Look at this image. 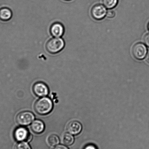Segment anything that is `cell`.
I'll use <instances>...</instances> for the list:
<instances>
[{"instance_id":"cell-1","label":"cell","mask_w":149,"mask_h":149,"mask_svg":"<svg viewBox=\"0 0 149 149\" xmlns=\"http://www.w3.org/2000/svg\"><path fill=\"white\" fill-rule=\"evenodd\" d=\"M34 109L37 113L40 115H46L50 113L53 108V104L49 98H40L34 104Z\"/></svg>"},{"instance_id":"cell-2","label":"cell","mask_w":149,"mask_h":149,"mask_svg":"<svg viewBox=\"0 0 149 149\" xmlns=\"http://www.w3.org/2000/svg\"><path fill=\"white\" fill-rule=\"evenodd\" d=\"M65 42L61 38H55L50 39L46 44V49L49 53L56 54L61 51L64 48Z\"/></svg>"},{"instance_id":"cell-3","label":"cell","mask_w":149,"mask_h":149,"mask_svg":"<svg viewBox=\"0 0 149 149\" xmlns=\"http://www.w3.org/2000/svg\"><path fill=\"white\" fill-rule=\"evenodd\" d=\"M132 53L135 58L138 60H143L147 56V47L143 43H136L133 46Z\"/></svg>"},{"instance_id":"cell-4","label":"cell","mask_w":149,"mask_h":149,"mask_svg":"<svg viewBox=\"0 0 149 149\" xmlns=\"http://www.w3.org/2000/svg\"><path fill=\"white\" fill-rule=\"evenodd\" d=\"M34 119V116L29 111L21 112L17 116L16 121L18 124L22 126L29 125Z\"/></svg>"},{"instance_id":"cell-5","label":"cell","mask_w":149,"mask_h":149,"mask_svg":"<svg viewBox=\"0 0 149 149\" xmlns=\"http://www.w3.org/2000/svg\"><path fill=\"white\" fill-rule=\"evenodd\" d=\"M106 8L103 5L97 4L92 8L91 15L95 19L100 20L103 19L107 12Z\"/></svg>"},{"instance_id":"cell-6","label":"cell","mask_w":149,"mask_h":149,"mask_svg":"<svg viewBox=\"0 0 149 149\" xmlns=\"http://www.w3.org/2000/svg\"><path fill=\"white\" fill-rule=\"evenodd\" d=\"M14 137L19 141H29L31 139L28 130L22 127H19L15 130Z\"/></svg>"},{"instance_id":"cell-7","label":"cell","mask_w":149,"mask_h":149,"mask_svg":"<svg viewBox=\"0 0 149 149\" xmlns=\"http://www.w3.org/2000/svg\"><path fill=\"white\" fill-rule=\"evenodd\" d=\"M33 91L37 96L42 97L46 96L49 93V91L47 86L45 84L38 82L33 86Z\"/></svg>"},{"instance_id":"cell-8","label":"cell","mask_w":149,"mask_h":149,"mask_svg":"<svg viewBox=\"0 0 149 149\" xmlns=\"http://www.w3.org/2000/svg\"><path fill=\"white\" fill-rule=\"evenodd\" d=\"M50 33L54 37L61 38L65 32L64 27L63 24L56 22L52 24L50 28Z\"/></svg>"},{"instance_id":"cell-9","label":"cell","mask_w":149,"mask_h":149,"mask_svg":"<svg viewBox=\"0 0 149 149\" xmlns=\"http://www.w3.org/2000/svg\"><path fill=\"white\" fill-rule=\"evenodd\" d=\"M82 129V125L77 121H72L69 123L67 126V130L69 134L76 135L81 132Z\"/></svg>"},{"instance_id":"cell-10","label":"cell","mask_w":149,"mask_h":149,"mask_svg":"<svg viewBox=\"0 0 149 149\" xmlns=\"http://www.w3.org/2000/svg\"><path fill=\"white\" fill-rule=\"evenodd\" d=\"M44 123L40 120H36L31 126V128L33 132L36 134H41L44 131L45 129Z\"/></svg>"},{"instance_id":"cell-11","label":"cell","mask_w":149,"mask_h":149,"mask_svg":"<svg viewBox=\"0 0 149 149\" xmlns=\"http://www.w3.org/2000/svg\"><path fill=\"white\" fill-rule=\"evenodd\" d=\"M12 12L8 8H3L0 10V19L2 21H9L12 18Z\"/></svg>"},{"instance_id":"cell-12","label":"cell","mask_w":149,"mask_h":149,"mask_svg":"<svg viewBox=\"0 0 149 149\" xmlns=\"http://www.w3.org/2000/svg\"><path fill=\"white\" fill-rule=\"evenodd\" d=\"M62 141L66 146H70L73 144L74 141V138L71 134L69 133H65L62 136Z\"/></svg>"},{"instance_id":"cell-13","label":"cell","mask_w":149,"mask_h":149,"mask_svg":"<svg viewBox=\"0 0 149 149\" xmlns=\"http://www.w3.org/2000/svg\"><path fill=\"white\" fill-rule=\"evenodd\" d=\"M102 2L105 8L111 9L116 6L118 0H102Z\"/></svg>"},{"instance_id":"cell-14","label":"cell","mask_w":149,"mask_h":149,"mask_svg":"<svg viewBox=\"0 0 149 149\" xmlns=\"http://www.w3.org/2000/svg\"><path fill=\"white\" fill-rule=\"evenodd\" d=\"M47 142L49 145L54 146L59 144L60 140L57 136L56 134H52L48 137Z\"/></svg>"},{"instance_id":"cell-15","label":"cell","mask_w":149,"mask_h":149,"mask_svg":"<svg viewBox=\"0 0 149 149\" xmlns=\"http://www.w3.org/2000/svg\"><path fill=\"white\" fill-rule=\"evenodd\" d=\"M14 149H31L28 143L25 142H21L16 144Z\"/></svg>"},{"instance_id":"cell-16","label":"cell","mask_w":149,"mask_h":149,"mask_svg":"<svg viewBox=\"0 0 149 149\" xmlns=\"http://www.w3.org/2000/svg\"><path fill=\"white\" fill-rule=\"evenodd\" d=\"M144 42L146 45L149 47V33L146 35L144 36Z\"/></svg>"},{"instance_id":"cell-17","label":"cell","mask_w":149,"mask_h":149,"mask_svg":"<svg viewBox=\"0 0 149 149\" xmlns=\"http://www.w3.org/2000/svg\"><path fill=\"white\" fill-rule=\"evenodd\" d=\"M115 13L114 11L111 10L108 11L107 12V17L108 18H113L115 16Z\"/></svg>"},{"instance_id":"cell-18","label":"cell","mask_w":149,"mask_h":149,"mask_svg":"<svg viewBox=\"0 0 149 149\" xmlns=\"http://www.w3.org/2000/svg\"><path fill=\"white\" fill-rule=\"evenodd\" d=\"M84 149H98L95 145L92 144H89L85 146Z\"/></svg>"},{"instance_id":"cell-19","label":"cell","mask_w":149,"mask_h":149,"mask_svg":"<svg viewBox=\"0 0 149 149\" xmlns=\"http://www.w3.org/2000/svg\"><path fill=\"white\" fill-rule=\"evenodd\" d=\"M53 149H69L67 147L65 146L62 145H59L56 146Z\"/></svg>"},{"instance_id":"cell-20","label":"cell","mask_w":149,"mask_h":149,"mask_svg":"<svg viewBox=\"0 0 149 149\" xmlns=\"http://www.w3.org/2000/svg\"><path fill=\"white\" fill-rule=\"evenodd\" d=\"M146 60L149 63V53L146 56Z\"/></svg>"},{"instance_id":"cell-21","label":"cell","mask_w":149,"mask_h":149,"mask_svg":"<svg viewBox=\"0 0 149 149\" xmlns=\"http://www.w3.org/2000/svg\"><path fill=\"white\" fill-rule=\"evenodd\" d=\"M63 1H72V0H63Z\"/></svg>"},{"instance_id":"cell-22","label":"cell","mask_w":149,"mask_h":149,"mask_svg":"<svg viewBox=\"0 0 149 149\" xmlns=\"http://www.w3.org/2000/svg\"><path fill=\"white\" fill-rule=\"evenodd\" d=\"M148 30H149V23L148 24Z\"/></svg>"}]
</instances>
